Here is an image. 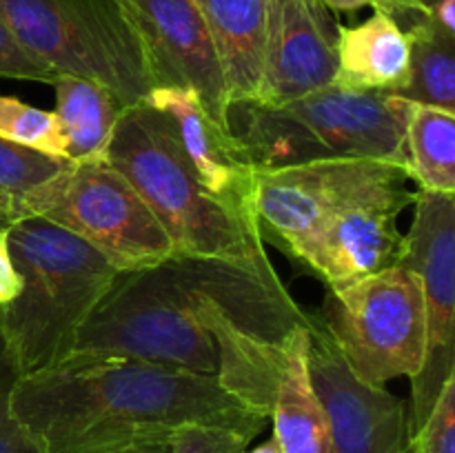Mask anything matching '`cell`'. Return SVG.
<instances>
[{"label":"cell","mask_w":455,"mask_h":453,"mask_svg":"<svg viewBox=\"0 0 455 453\" xmlns=\"http://www.w3.org/2000/svg\"><path fill=\"white\" fill-rule=\"evenodd\" d=\"M333 83L364 91L400 93L409 83V36L382 12L355 27L338 25Z\"/></svg>","instance_id":"obj_17"},{"label":"cell","mask_w":455,"mask_h":453,"mask_svg":"<svg viewBox=\"0 0 455 453\" xmlns=\"http://www.w3.org/2000/svg\"><path fill=\"white\" fill-rule=\"evenodd\" d=\"M409 180L407 160L354 158L305 274L333 287L398 265V218L416 198Z\"/></svg>","instance_id":"obj_9"},{"label":"cell","mask_w":455,"mask_h":453,"mask_svg":"<svg viewBox=\"0 0 455 453\" xmlns=\"http://www.w3.org/2000/svg\"><path fill=\"white\" fill-rule=\"evenodd\" d=\"M13 376L4 367L0 371V453H40L38 444L9 411V385Z\"/></svg>","instance_id":"obj_28"},{"label":"cell","mask_w":455,"mask_h":453,"mask_svg":"<svg viewBox=\"0 0 455 453\" xmlns=\"http://www.w3.org/2000/svg\"><path fill=\"white\" fill-rule=\"evenodd\" d=\"M56 71L49 69L44 62L31 56L20 40L13 36L4 18L0 16V78L13 80H34V83L52 84L56 78Z\"/></svg>","instance_id":"obj_26"},{"label":"cell","mask_w":455,"mask_h":453,"mask_svg":"<svg viewBox=\"0 0 455 453\" xmlns=\"http://www.w3.org/2000/svg\"><path fill=\"white\" fill-rule=\"evenodd\" d=\"M18 216H40L96 249L118 271L173 258L160 222L107 158L71 163L18 200Z\"/></svg>","instance_id":"obj_7"},{"label":"cell","mask_w":455,"mask_h":453,"mask_svg":"<svg viewBox=\"0 0 455 453\" xmlns=\"http://www.w3.org/2000/svg\"><path fill=\"white\" fill-rule=\"evenodd\" d=\"M404 453H455V376L444 382L420 429L409 435Z\"/></svg>","instance_id":"obj_24"},{"label":"cell","mask_w":455,"mask_h":453,"mask_svg":"<svg viewBox=\"0 0 455 453\" xmlns=\"http://www.w3.org/2000/svg\"><path fill=\"white\" fill-rule=\"evenodd\" d=\"M320 3L329 12H358L363 7H373V12H382L394 18L404 31L429 12L422 0H320Z\"/></svg>","instance_id":"obj_27"},{"label":"cell","mask_w":455,"mask_h":453,"mask_svg":"<svg viewBox=\"0 0 455 453\" xmlns=\"http://www.w3.org/2000/svg\"><path fill=\"white\" fill-rule=\"evenodd\" d=\"M71 164L67 158H53V155L40 154L29 147L16 145L12 140L0 138V191L16 200L29 194L43 182L52 180Z\"/></svg>","instance_id":"obj_23"},{"label":"cell","mask_w":455,"mask_h":453,"mask_svg":"<svg viewBox=\"0 0 455 453\" xmlns=\"http://www.w3.org/2000/svg\"><path fill=\"white\" fill-rule=\"evenodd\" d=\"M407 36L409 83L395 96L455 111V34L444 31L427 12Z\"/></svg>","instance_id":"obj_21"},{"label":"cell","mask_w":455,"mask_h":453,"mask_svg":"<svg viewBox=\"0 0 455 453\" xmlns=\"http://www.w3.org/2000/svg\"><path fill=\"white\" fill-rule=\"evenodd\" d=\"M404 158L418 189L455 194V111L407 100Z\"/></svg>","instance_id":"obj_20"},{"label":"cell","mask_w":455,"mask_h":453,"mask_svg":"<svg viewBox=\"0 0 455 453\" xmlns=\"http://www.w3.org/2000/svg\"><path fill=\"white\" fill-rule=\"evenodd\" d=\"M407 100L329 83L284 105L235 102L229 127L256 167L329 158H404Z\"/></svg>","instance_id":"obj_4"},{"label":"cell","mask_w":455,"mask_h":453,"mask_svg":"<svg viewBox=\"0 0 455 453\" xmlns=\"http://www.w3.org/2000/svg\"><path fill=\"white\" fill-rule=\"evenodd\" d=\"M12 222H13V220L7 216V213L0 211V226H7V225H12Z\"/></svg>","instance_id":"obj_34"},{"label":"cell","mask_w":455,"mask_h":453,"mask_svg":"<svg viewBox=\"0 0 455 453\" xmlns=\"http://www.w3.org/2000/svg\"><path fill=\"white\" fill-rule=\"evenodd\" d=\"M145 102L172 120L204 189L253 218L258 167L249 160L234 131L212 118L198 93L194 89L158 87L151 89Z\"/></svg>","instance_id":"obj_15"},{"label":"cell","mask_w":455,"mask_h":453,"mask_svg":"<svg viewBox=\"0 0 455 453\" xmlns=\"http://www.w3.org/2000/svg\"><path fill=\"white\" fill-rule=\"evenodd\" d=\"M354 158H329L289 167H258L253 218L262 242L278 247L305 274L311 251L336 204Z\"/></svg>","instance_id":"obj_13"},{"label":"cell","mask_w":455,"mask_h":453,"mask_svg":"<svg viewBox=\"0 0 455 453\" xmlns=\"http://www.w3.org/2000/svg\"><path fill=\"white\" fill-rule=\"evenodd\" d=\"M338 22L320 0H267V43L258 105H284L333 83Z\"/></svg>","instance_id":"obj_14"},{"label":"cell","mask_w":455,"mask_h":453,"mask_svg":"<svg viewBox=\"0 0 455 453\" xmlns=\"http://www.w3.org/2000/svg\"><path fill=\"white\" fill-rule=\"evenodd\" d=\"M0 138L53 158H67V142L53 111L38 109L0 93Z\"/></svg>","instance_id":"obj_22"},{"label":"cell","mask_w":455,"mask_h":453,"mask_svg":"<svg viewBox=\"0 0 455 453\" xmlns=\"http://www.w3.org/2000/svg\"><path fill=\"white\" fill-rule=\"evenodd\" d=\"M307 364L327 413L333 453H404L407 402L385 385L360 380L314 314Z\"/></svg>","instance_id":"obj_12"},{"label":"cell","mask_w":455,"mask_h":453,"mask_svg":"<svg viewBox=\"0 0 455 453\" xmlns=\"http://www.w3.org/2000/svg\"><path fill=\"white\" fill-rule=\"evenodd\" d=\"M123 453H169V442H154V444H142V447L129 449Z\"/></svg>","instance_id":"obj_33"},{"label":"cell","mask_w":455,"mask_h":453,"mask_svg":"<svg viewBox=\"0 0 455 453\" xmlns=\"http://www.w3.org/2000/svg\"><path fill=\"white\" fill-rule=\"evenodd\" d=\"M20 275L9 251V225L0 226V306L12 302L20 293Z\"/></svg>","instance_id":"obj_29"},{"label":"cell","mask_w":455,"mask_h":453,"mask_svg":"<svg viewBox=\"0 0 455 453\" xmlns=\"http://www.w3.org/2000/svg\"><path fill=\"white\" fill-rule=\"evenodd\" d=\"M0 211L7 213V216L12 218V220H16V218H20V216H18L16 200H13L12 195L4 194V191H0Z\"/></svg>","instance_id":"obj_32"},{"label":"cell","mask_w":455,"mask_h":453,"mask_svg":"<svg viewBox=\"0 0 455 453\" xmlns=\"http://www.w3.org/2000/svg\"><path fill=\"white\" fill-rule=\"evenodd\" d=\"M9 251L22 287L0 306V360L13 378H27L69 358L80 327L118 269L40 216L9 225Z\"/></svg>","instance_id":"obj_3"},{"label":"cell","mask_w":455,"mask_h":453,"mask_svg":"<svg viewBox=\"0 0 455 453\" xmlns=\"http://www.w3.org/2000/svg\"><path fill=\"white\" fill-rule=\"evenodd\" d=\"M0 16L49 69L102 84L123 107L154 89L118 0H0Z\"/></svg>","instance_id":"obj_6"},{"label":"cell","mask_w":455,"mask_h":453,"mask_svg":"<svg viewBox=\"0 0 455 453\" xmlns=\"http://www.w3.org/2000/svg\"><path fill=\"white\" fill-rule=\"evenodd\" d=\"M360 380H411L425 355V298L403 262L364 278L327 287L314 314Z\"/></svg>","instance_id":"obj_8"},{"label":"cell","mask_w":455,"mask_h":453,"mask_svg":"<svg viewBox=\"0 0 455 453\" xmlns=\"http://www.w3.org/2000/svg\"><path fill=\"white\" fill-rule=\"evenodd\" d=\"M307 351L309 327H302L293 336L287 364L275 385L269 420L284 453H333L327 413L311 385Z\"/></svg>","instance_id":"obj_18"},{"label":"cell","mask_w":455,"mask_h":453,"mask_svg":"<svg viewBox=\"0 0 455 453\" xmlns=\"http://www.w3.org/2000/svg\"><path fill=\"white\" fill-rule=\"evenodd\" d=\"M52 87L56 91L53 114L65 136L67 160L105 158L123 105L107 87L78 76L58 74Z\"/></svg>","instance_id":"obj_19"},{"label":"cell","mask_w":455,"mask_h":453,"mask_svg":"<svg viewBox=\"0 0 455 453\" xmlns=\"http://www.w3.org/2000/svg\"><path fill=\"white\" fill-rule=\"evenodd\" d=\"M9 411L40 453H123L169 442L185 425L229 426L253 440L269 422L227 393L218 376L84 354L13 378Z\"/></svg>","instance_id":"obj_1"},{"label":"cell","mask_w":455,"mask_h":453,"mask_svg":"<svg viewBox=\"0 0 455 453\" xmlns=\"http://www.w3.org/2000/svg\"><path fill=\"white\" fill-rule=\"evenodd\" d=\"M251 438L229 426L185 425L169 438V453H243Z\"/></svg>","instance_id":"obj_25"},{"label":"cell","mask_w":455,"mask_h":453,"mask_svg":"<svg viewBox=\"0 0 455 453\" xmlns=\"http://www.w3.org/2000/svg\"><path fill=\"white\" fill-rule=\"evenodd\" d=\"M243 453H284V451H283V447H280L278 438H275V435H271L267 442L258 444V447L251 449V451H247V449H244Z\"/></svg>","instance_id":"obj_31"},{"label":"cell","mask_w":455,"mask_h":453,"mask_svg":"<svg viewBox=\"0 0 455 453\" xmlns=\"http://www.w3.org/2000/svg\"><path fill=\"white\" fill-rule=\"evenodd\" d=\"M140 43L154 89H194L229 127V93L212 34L196 0H118ZM231 129V127H229Z\"/></svg>","instance_id":"obj_11"},{"label":"cell","mask_w":455,"mask_h":453,"mask_svg":"<svg viewBox=\"0 0 455 453\" xmlns=\"http://www.w3.org/2000/svg\"><path fill=\"white\" fill-rule=\"evenodd\" d=\"M212 34L229 107L256 98L267 43V0H196Z\"/></svg>","instance_id":"obj_16"},{"label":"cell","mask_w":455,"mask_h":453,"mask_svg":"<svg viewBox=\"0 0 455 453\" xmlns=\"http://www.w3.org/2000/svg\"><path fill=\"white\" fill-rule=\"evenodd\" d=\"M71 354L138 360L200 376H216L220 362L178 258L118 271L80 327Z\"/></svg>","instance_id":"obj_5"},{"label":"cell","mask_w":455,"mask_h":453,"mask_svg":"<svg viewBox=\"0 0 455 453\" xmlns=\"http://www.w3.org/2000/svg\"><path fill=\"white\" fill-rule=\"evenodd\" d=\"M422 3H425L427 7H431V4H435V3H438V0H422Z\"/></svg>","instance_id":"obj_35"},{"label":"cell","mask_w":455,"mask_h":453,"mask_svg":"<svg viewBox=\"0 0 455 453\" xmlns=\"http://www.w3.org/2000/svg\"><path fill=\"white\" fill-rule=\"evenodd\" d=\"M105 158L172 240L173 258H204L274 274L256 220L203 187L172 120L149 102L123 107Z\"/></svg>","instance_id":"obj_2"},{"label":"cell","mask_w":455,"mask_h":453,"mask_svg":"<svg viewBox=\"0 0 455 453\" xmlns=\"http://www.w3.org/2000/svg\"><path fill=\"white\" fill-rule=\"evenodd\" d=\"M429 16L449 34H455V0H438L429 7Z\"/></svg>","instance_id":"obj_30"},{"label":"cell","mask_w":455,"mask_h":453,"mask_svg":"<svg viewBox=\"0 0 455 453\" xmlns=\"http://www.w3.org/2000/svg\"><path fill=\"white\" fill-rule=\"evenodd\" d=\"M416 213L404 234L403 262L420 280L425 298V355L411 378L407 407L409 435L420 429L455 376L453 306H455V194L416 191Z\"/></svg>","instance_id":"obj_10"}]
</instances>
